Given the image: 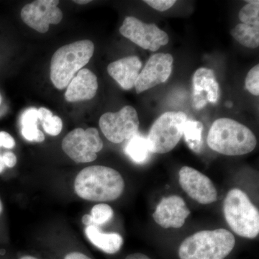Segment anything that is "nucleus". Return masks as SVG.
Wrapping results in <instances>:
<instances>
[{"label": "nucleus", "instance_id": "1", "mask_svg": "<svg viewBox=\"0 0 259 259\" xmlns=\"http://www.w3.org/2000/svg\"><path fill=\"white\" fill-rule=\"evenodd\" d=\"M125 182L118 171L110 167L91 166L78 174L74 190L79 197L92 202H108L118 199Z\"/></svg>", "mask_w": 259, "mask_h": 259}, {"label": "nucleus", "instance_id": "2", "mask_svg": "<svg viewBox=\"0 0 259 259\" xmlns=\"http://www.w3.org/2000/svg\"><path fill=\"white\" fill-rule=\"evenodd\" d=\"M207 142L213 151L231 156L252 152L257 144L255 135L248 127L230 118H220L213 122Z\"/></svg>", "mask_w": 259, "mask_h": 259}, {"label": "nucleus", "instance_id": "3", "mask_svg": "<svg viewBox=\"0 0 259 259\" xmlns=\"http://www.w3.org/2000/svg\"><path fill=\"white\" fill-rule=\"evenodd\" d=\"M95 45L90 40H79L61 47L51 62V80L58 90L67 88L73 78L90 62Z\"/></svg>", "mask_w": 259, "mask_h": 259}, {"label": "nucleus", "instance_id": "4", "mask_svg": "<svg viewBox=\"0 0 259 259\" xmlns=\"http://www.w3.org/2000/svg\"><path fill=\"white\" fill-rule=\"evenodd\" d=\"M235 244V237L228 230L199 231L182 242L179 256L180 259H225Z\"/></svg>", "mask_w": 259, "mask_h": 259}, {"label": "nucleus", "instance_id": "5", "mask_svg": "<svg viewBox=\"0 0 259 259\" xmlns=\"http://www.w3.org/2000/svg\"><path fill=\"white\" fill-rule=\"evenodd\" d=\"M223 212L228 226L238 236L249 239L258 236V209L244 192L239 189L229 191L225 198Z\"/></svg>", "mask_w": 259, "mask_h": 259}, {"label": "nucleus", "instance_id": "6", "mask_svg": "<svg viewBox=\"0 0 259 259\" xmlns=\"http://www.w3.org/2000/svg\"><path fill=\"white\" fill-rule=\"evenodd\" d=\"M187 116L182 112H167L155 121L148 135L149 151L153 153H166L176 147L183 136Z\"/></svg>", "mask_w": 259, "mask_h": 259}, {"label": "nucleus", "instance_id": "7", "mask_svg": "<svg viewBox=\"0 0 259 259\" xmlns=\"http://www.w3.org/2000/svg\"><path fill=\"white\" fill-rule=\"evenodd\" d=\"M103 148L100 134L95 127L76 128L69 133L62 141L64 153L76 163H90L97 158Z\"/></svg>", "mask_w": 259, "mask_h": 259}, {"label": "nucleus", "instance_id": "8", "mask_svg": "<svg viewBox=\"0 0 259 259\" xmlns=\"http://www.w3.org/2000/svg\"><path fill=\"white\" fill-rule=\"evenodd\" d=\"M99 124L102 134L108 141L113 144H120L137 134L140 122L136 109L125 106L120 111L102 115Z\"/></svg>", "mask_w": 259, "mask_h": 259}, {"label": "nucleus", "instance_id": "9", "mask_svg": "<svg viewBox=\"0 0 259 259\" xmlns=\"http://www.w3.org/2000/svg\"><path fill=\"white\" fill-rule=\"evenodd\" d=\"M121 35L145 50L154 52L169 41L168 34L155 24L143 23L139 19L128 16L120 28Z\"/></svg>", "mask_w": 259, "mask_h": 259}, {"label": "nucleus", "instance_id": "10", "mask_svg": "<svg viewBox=\"0 0 259 259\" xmlns=\"http://www.w3.org/2000/svg\"><path fill=\"white\" fill-rule=\"evenodd\" d=\"M58 0H37L25 5L20 15L24 23L40 33H46L51 24L60 23L63 13Z\"/></svg>", "mask_w": 259, "mask_h": 259}, {"label": "nucleus", "instance_id": "11", "mask_svg": "<svg viewBox=\"0 0 259 259\" xmlns=\"http://www.w3.org/2000/svg\"><path fill=\"white\" fill-rule=\"evenodd\" d=\"M179 175L182 190L196 202L207 204L217 200V190L208 177L190 166L182 167Z\"/></svg>", "mask_w": 259, "mask_h": 259}, {"label": "nucleus", "instance_id": "12", "mask_svg": "<svg viewBox=\"0 0 259 259\" xmlns=\"http://www.w3.org/2000/svg\"><path fill=\"white\" fill-rule=\"evenodd\" d=\"M173 61L169 54L159 53L151 56L135 83L136 93H143L165 82L171 74Z\"/></svg>", "mask_w": 259, "mask_h": 259}, {"label": "nucleus", "instance_id": "13", "mask_svg": "<svg viewBox=\"0 0 259 259\" xmlns=\"http://www.w3.org/2000/svg\"><path fill=\"white\" fill-rule=\"evenodd\" d=\"M192 105L196 110L218 102L220 87L213 70L204 67L197 69L192 78Z\"/></svg>", "mask_w": 259, "mask_h": 259}, {"label": "nucleus", "instance_id": "14", "mask_svg": "<svg viewBox=\"0 0 259 259\" xmlns=\"http://www.w3.org/2000/svg\"><path fill=\"white\" fill-rule=\"evenodd\" d=\"M190 212L182 197L171 195L161 199L153 212V218L165 229L180 228L185 225Z\"/></svg>", "mask_w": 259, "mask_h": 259}, {"label": "nucleus", "instance_id": "15", "mask_svg": "<svg viewBox=\"0 0 259 259\" xmlns=\"http://www.w3.org/2000/svg\"><path fill=\"white\" fill-rule=\"evenodd\" d=\"M65 99L69 102L90 100L96 95L98 82L96 75L88 69L80 70L68 85Z\"/></svg>", "mask_w": 259, "mask_h": 259}, {"label": "nucleus", "instance_id": "16", "mask_svg": "<svg viewBox=\"0 0 259 259\" xmlns=\"http://www.w3.org/2000/svg\"><path fill=\"white\" fill-rule=\"evenodd\" d=\"M141 68L139 57L130 56L109 64L107 72L123 90H130L134 88Z\"/></svg>", "mask_w": 259, "mask_h": 259}, {"label": "nucleus", "instance_id": "17", "mask_svg": "<svg viewBox=\"0 0 259 259\" xmlns=\"http://www.w3.org/2000/svg\"><path fill=\"white\" fill-rule=\"evenodd\" d=\"M85 233L93 245L108 254L117 253L123 244V238L120 234L116 233H103L96 226L87 227Z\"/></svg>", "mask_w": 259, "mask_h": 259}, {"label": "nucleus", "instance_id": "18", "mask_svg": "<svg viewBox=\"0 0 259 259\" xmlns=\"http://www.w3.org/2000/svg\"><path fill=\"white\" fill-rule=\"evenodd\" d=\"M37 120L38 114L35 108L28 109L22 115V134L27 141L42 143L45 140L44 133L37 128Z\"/></svg>", "mask_w": 259, "mask_h": 259}, {"label": "nucleus", "instance_id": "19", "mask_svg": "<svg viewBox=\"0 0 259 259\" xmlns=\"http://www.w3.org/2000/svg\"><path fill=\"white\" fill-rule=\"evenodd\" d=\"M125 151L133 161L139 164L146 162L151 153L148 148L147 139L139 133L128 140Z\"/></svg>", "mask_w": 259, "mask_h": 259}, {"label": "nucleus", "instance_id": "20", "mask_svg": "<svg viewBox=\"0 0 259 259\" xmlns=\"http://www.w3.org/2000/svg\"><path fill=\"white\" fill-rule=\"evenodd\" d=\"M232 36L241 44L250 49H256L259 46V25H245L240 23L231 32Z\"/></svg>", "mask_w": 259, "mask_h": 259}, {"label": "nucleus", "instance_id": "21", "mask_svg": "<svg viewBox=\"0 0 259 259\" xmlns=\"http://www.w3.org/2000/svg\"><path fill=\"white\" fill-rule=\"evenodd\" d=\"M203 125L199 121L187 120L183 130V136L189 148L195 153H199L202 148Z\"/></svg>", "mask_w": 259, "mask_h": 259}, {"label": "nucleus", "instance_id": "22", "mask_svg": "<svg viewBox=\"0 0 259 259\" xmlns=\"http://www.w3.org/2000/svg\"><path fill=\"white\" fill-rule=\"evenodd\" d=\"M248 3L239 12L240 20L245 25H259V2L246 1Z\"/></svg>", "mask_w": 259, "mask_h": 259}, {"label": "nucleus", "instance_id": "23", "mask_svg": "<svg viewBox=\"0 0 259 259\" xmlns=\"http://www.w3.org/2000/svg\"><path fill=\"white\" fill-rule=\"evenodd\" d=\"M113 209L107 204H98L94 206L91 211L93 226H99L107 223L113 217Z\"/></svg>", "mask_w": 259, "mask_h": 259}, {"label": "nucleus", "instance_id": "24", "mask_svg": "<svg viewBox=\"0 0 259 259\" xmlns=\"http://www.w3.org/2000/svg\"><path fill=\"white\" fill-rule=\"evenodd\" d=\"M245 88L254 96L259 95V66L255 65L247 74Z\"/></svg>", "mask_w": 259, "mask_h": 259}, {"label": "nucleus", "instance_id": "25", "mask_svg": "<svg viewBox=\"0 0 259 259\" xmlns=\"http://www.w3.org/2000/svg\"><path fill=\"white\" fill-rule=\"evenodd\" d=\"M42 127L48 134L56 136L62 131L63 122L58 116H50L42 121Z\"/></svg>", "mask_w": 259, "mask_h": 259}, {"label": "nucleus", "instance_id": "26", "mask_svg": "<svg viewBox=\"0 0 259 259\" xmlns=\"http://www.w3.org/2000/svg\"><path fill=\"white\" fill-rule=\"evenodd\" d=\"M146 4L158 11L163 12L170 9L176 3L175 0H147Z\"/></svg>", "mask_w": 259, "mask_h": 259}, {"label": "nucleus", "instance_id": "27", "mask_svg": "<svg viewBox=\"0 0 259 259\" xmlns=\"http://www.w3.org/2000/svg\"><path fill=\"white\" fill-rule=\"evenodd\" d=\"M15 146V141L14 139L12 137L11 135L5 131L0 132V147L5 148H13Z\"/></svg>", "mask_w": 259, "mask_h": 259}, {"label": "nucleus", "instance_id": "28", "mask_svg": "<svg viewBox=\"0 0 259 259\" xmlns=\"http://www.w3.org/2000/svg\"><path fill=\"white\" fill-rule=\"evenodd\" d=\"M3 157V161H4L5 166L9 167V168H13L17 163V157L14 153L12 152L5 153L2 156Z\"/></svg>", "mask_w": 259, "mask_h": 259}, {"label": "nucleus", "instance_id": "29", "mask_svg": "<svg viewBox=\"0 0 259 259\" xmlns=\"http://www.w3.org/2000/svg\"><path fill=\"white\" fill-rule=\"evenodd\" d=\"M64 259H92L88 255L79 253V252H72L64 257Z\"/></svg>", "mask_w": 259, "mask_h": 259}, {"label": "nucleus", "instance_id": "30", "mask_svg": "<svg viewBox=\"0 0 259 259\" xmlns=\"http://www.w3.org/2000/svg\"><path fill=\"white\" fill-rule=\"evenodd\" d=\"M125 259H151L149 257L147 256V255L143 254V253H133V254H131L127 255Z\"/></svg>", "mask_w": 259, "mask_h": 259}, {"label": "nucleus", "instance_id": "31", "mask_svg": "<svg viewBox=\"0 0 259 259\" xmlns=\"http://www.w3.org/2000/svg\"><path fill=\"white\" fill-rule=\"evenodd\" d=\"M82 223L87 226H93V221L90 214H85L82 218Z\"/></svg>", "mask_w": 259, "mask_h": 259}, {"label": "nucleus", "instance_id": "32", "mask_svg": "<svg viewBox=\"0 0 259 259\" xmlns=\"http://www.w3.org/2000/svg\"><path fill=\"white\" fill-rule=\"evenodd\" d=\"M5 166H5L4 161H3V157H2V156H0V174L4 171Z\"/></svg>", "mask_w": 259, "mask_h": 259}, {"label": "nucleus", "instance_id": "33", "mask_svg": "<svg viewBox=\"0 0 259 259\" xmlns=\"http://www.w3.org/2000/svg\"><path fill=\"white\" fill-rule=\"evenodd\" d=\"M75 3H76V4H79V5H84V4H88V3H90V0H81V1H79V0H77V1H74Z\"/></svg>", "mask_w": 259, "mask_h": 259}, {"label": "nucleus", "instance_id": "34", "mask_svg": "<svg viewBox=\"0 0 259 259\" xmlns=\"http://www.w3.org/2000/svg\"><path fill=\"white\" fill-rule=\"evenodd\" d=\"M20 259H37L35 258V257L30 256V255H26V256H24L23 258Z\"/></svg>", "mask_w": 259, "mask_h": 259}, {"label": "nucleus", "instance_id": "35", "mask_svg": "<svg viewBox=\"0 0 259 259\" xmlns=\"http://www.w3.org/2000/svg\"><path fill=\"white\" fill-rule=\"evenodd\" d=\"M3 204H2L1 200H0V214H1L2 212H3Z\"/></svg>", "mask_w": 259, "mask_h": 259}, {"label": "nucleus", "instance_id": "36", "mask_svg": "<svg viewBox=\"0 0 259 259\" xmlns=\"http://www.w3.org/2000/svg\"><path fill=\"white\" fill-rule=\"evenodd\" d=\"M3 103V96H2L1 93H0V105Z\"/></svg>", "mask_w": 259, "mask_h": 259}]
</instances>
